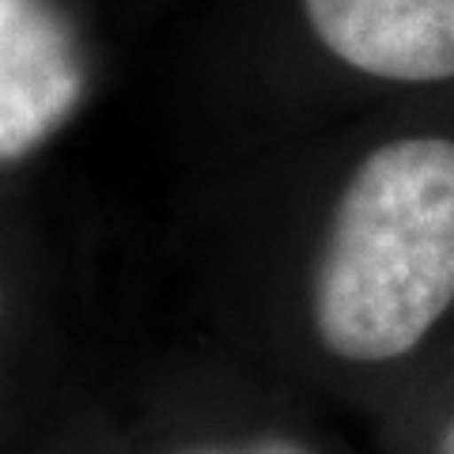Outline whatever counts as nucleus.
<instances>
[{
    "label": "nucleus",
    "instance_id": "nucleus-1",
    "mask_svg": "<svg viewBox=\"0 0 454 454\" xmlns=\"http://www.w3.org/2000/svg\"><path fill=\"white\" fill-rule=\"evenodd\" d=\"M454 303V140L409 137L352 170L315 269V330L345 360L417 348Z\"/></svg>",
    "mask_w": 454,
    "mask_h": 454
},
{
    "label": "nucleus",
    "instance_id": "nucleus-2",
    "mask_svg": "<svg viewBox=\"0 0 454 454\" xmlns=\"http://www.w3.org/2000/svg\"><path fill=\"white\" fill-rule=\"evenodd\" d=\"M83 95L76 38L50 0H0V160L38 148Z\"/></svg>",
    "mask_w": 454,
    "mask_h": 454
},
{
    "label": "nucleus",
    "instance_id": "nucleus-3",
    "mask_svg": "<svg viewBox=\"0 0 454 454\" xmlns=\"http://www.w3.org/2000/svg\"><path fill=\"white\" fill-rule=\"evenodd\" d=\"M307 16L325 50L367 76H454V0H307Z\"/></svg>",
    "mask_w": 454,
    "mask_h": 454
},
{
    "label": "nucleus",
    "instance_id": "nucleus-4",
    "mask_svg": "<svg viewBox=\"0 0 454 454\" xmlns=\"http://www.w3.org/2000/svg\"><path fill=\"white\" fill-rule=\"evenodd\" d=\"M186 454H307V450L300 443H288V439H254V443H243V447H205Z\"/></svg>",
    "mask_w": 454,
    "mask_h": 454
},
{
    "label": "nucleus",
    "instance_id": "nucleus-5",
    "mask_svg": "<svg viewBox=\"0 0 454 454\" xmlns=\"http://www.w3.org/2000/svg\"><path fill=\"white\" fill-rule=\"evenodd\" d=\"M439 454H454V420H450V428L443 432V439H439Z\"/></svg>",
    "mask_w": 454,
    "mask_h": 454
}]
</instances>
